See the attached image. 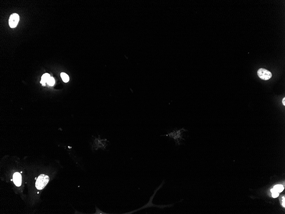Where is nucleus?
<instances>
[{"label": "nucleus", "instance_id": "423d86ee", "mask_svg": "<svg viewBox=\"0 0 285 214\" xmlns=\"http://www.w3.org/2000/svg\"><path fill=\"white\" fill-rule=\"evenodd\" d=\"M13 182L16 186H19L22 183V176L18 173H15L13 175Z\"/></svg>", "mask_w": 285, "mask_h": 214}, {"label": "nucleus", "instance_id": "f8f14e48", "mask_svg": "<svg viewBox=\"0 0 285 214\" xmlns=\"http://www.w3.org/2000/svg\"><path fill=\"white\" fill-rule=\"evenodd\" d=\"M282 103H283V105H284V106H285V98H283V100H282Z\"/></svg>", "mask_w": 285, "mask_h": 214}, {"label": "nucleus", "instance_id": "f03ea898", "mask_svg": "<svg viewBox=\"0 0 285 214\" xmlns=\"http://www.w3.org/2000/svg\"><path fill=\"white\" fill-rule=\"evenodd\" d=\"M184 131V129L183 128L181 129H176L173 130L171 132L168 133L166 134L163 135L162 136L169 137L174 140L176 145H180L181 140L183 139L182 133Z\"/></svg>", "mask_w": 285, "mask_h": 214}, {"label": "nucleus", "instance_id": "1a4fd4ad", "mask_svg": "<svg viewBox=\"0 0 285 214\" xmlns=\"http://www.w3.org/2000/svg\"><path fill=\"white\" fill-rule=\"evenodd\" d=\"M273 189H274L275 191H277V192L279 193L282 192V191L284 190V187L282 185H278L275 186Z\"/></svg>", "mask_w": 285, "mask_h": 214}, {"label": "nucleus", "instance_id": "39448f33", "mask_svg": "<svg viewBox=\"0 0 285 214\" xmlns=\"http://www.w3.org/2000/svg\"><path fill=\"white\" fill-rule=\"evenodd\" d=\"M19 20V16L17 14L14 13L11 15L9 18V25L10 27L15 28L17 26Z\"/></svg>", "mask_w": 285, "mask_h": 214}, {"label": "nucleus", "instance_id": "6e6552de", "mask_svg": "<svg viewBox=\"0 0 285 214\" xmlns=\"http://www.w3.org/2000/svg\"><path fill=\"white\" fill-rule=\"evenodd\" d=\"M61 78H62L63 81L65 83H67L69 81V77L65 73H61Z\"/></svg>", "mask_w": 285, "mask_h": 214}, {"label": "nucleus", "instance_id": "0eeeda50", "mask_svg": "<svg viewBox=\"0 0 285 214\" xmlns=\"http://www.w3.org/2000/svg\"><path fill=\"white\" fill-rule=\"evenodd\" d=\"M50 77V75L48 73H46L44 75H43L42 77V80L40 82L41 83H42L43 86H45V83H47V82Z\"/></svg>", "mask_w": 285, "mask_h": 214}, {"label": "nucleus", "instance_id": "9b49d317", "mask_svg": "<svg viewBox=\"0 0 285 214\" xmlns=\"http://www.w3.org/2000/svg\"><path fill=\"white\" fill-rule=\"evenodd\" d=\"M271 192H272V195L273 198H277L279 195V192L275 191L274 189H271Z\"/></svg>", "mask_w": 285, "mask_h": 214}, {"label": "nucleus", "instance_id": "9d476101", "mask_svg": "<svg viewBox=\"0 0 285 214\" xmlns=\"http://www.w3.org/2000/svg\"><path fill=\"white\" fill-rule=\"evenodd\" d=\"M55 82L54 79L53 77H50L49 78V79L48 80V82H47V83H48V85H49V86H53L54 85Z\"/></svg>", "mask_w": 285, "mask_h": 214}, {"label": "nucleus", "instance_id": "ddd939ff", "mask_svg": "<svg viewBox=\"0 0 285 214\" xmlns=\"http://www.w3.org/2000/svg\"><path fill=\"white\" fill-rule=\"evenodd\" d=\"M283 206H284V207H285V198H284V197L283 198Z\"/></svg>", "mask_w": 285, "mask_h": 214}, {"label": "nucleus", "instance_id": "7ed1b4c3", "mask_svg": "<svg viewBox=\"0 0 285 214\" xmlns=\"http://www.w3.org/2000/svg\"><path fill=\"white\" fill-rule=\"evenodd\" d=\"M49 177L45 174H41L38 176L36 183V187L38 190H42L48 184L49 181Z\"/></svg>", "mask_w": 285, "mask_h": 214}, {"label": "nucleus", "instance_id": "f257e3e1", "mask_svg": "<svg viewBox=\"0 0 285 214\" xmlns=\"http://www.w3.org/2000/svg\"><path fill=\"white\" fill-rule=\"evenodd\" d=\"M164 184V181H163L162 183H161V184L160 185L159 187L157 188V189L154 191V194H153V195L151 196V198H150V200H149V202H148L147 204L145 205L144 206H143L142 207L140 208V209H138L135 210L131 211V212H129V213H124V214H132V213L136 212L137 211H139V210H141V209H145V208H147L151 207H154L158 208H160V209H164L165 208H170L172 207L173 206H174V204L163 205H154V204H153V199L154 198V196H155V195L156 194V193L157 192V191H158L159 189H161V188L162 187V186Z\"/></svg>", "mask_w": 285, "mask_h": 214}, {"label": "nucleus", "instance_id": "20e7f679", "mask_svg": "<svg viewBox=\"0 0 285 214\" xmlns=\"http://www.w3.org/2000/svg\"><path fill=\"white\" fill-rule=\"evenodd\" d=\"M257 75L262 80H267L272 77V74L269 70L264 68H260L257 71Z\"/></svg>", "mask_w": 285, "mask_h": 214}]
</instances>
